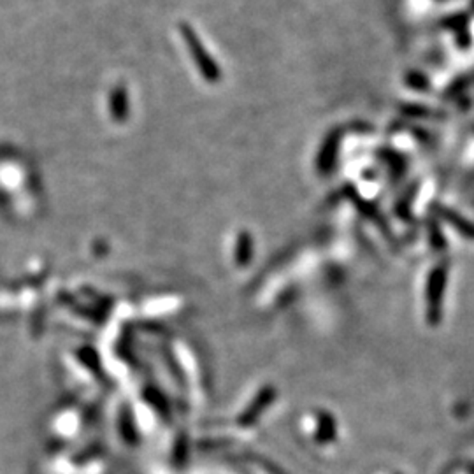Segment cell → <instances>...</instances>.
Here are the masks:
<instances>
[{"instance_id": "6da1fadb", "label": "cell", "mask_w": 474, "mask_h": 474, "mask_svg": "<svg viewBox=\"0 0 474 474\" xmlns=\"http://www.w3.org/2000/svg\"><path fill=\"white\" fill-rule=\"evenodd\" d=\"M181 30V38L185 39L186 46H188V51L192 55L193 63L197 65V69L200 71V76L209 83H216L220 79V67L216 65V62L213 60V56L209 55L208 49L204 48L200 38L197 35L195 30L188 25V23H181L179 25Z\"/></svg>"}, {"instance_id": "7a4b0ae2", "label": "cell", "mask_w": 474, "mask_h": 474, "mask_svg": "<svg viewBox=\"0 0 474 474\" xmlns=\"http://www.w3.org/2000/svg\"><path fill=\"white\" fill-rule=\"evenodd\" d=\"M108 109H109V116H111L113 122L125 123L126 120H129L130 95H129V90H126L125 85L118 83V85H116L115 88L109 92Z\"/></svg>"}]
</instances>
